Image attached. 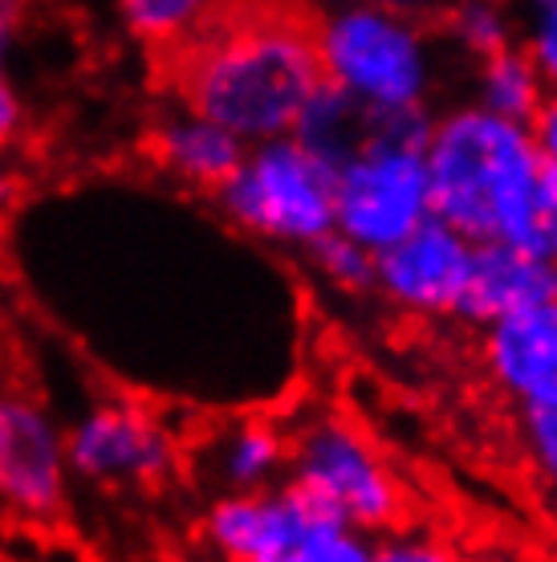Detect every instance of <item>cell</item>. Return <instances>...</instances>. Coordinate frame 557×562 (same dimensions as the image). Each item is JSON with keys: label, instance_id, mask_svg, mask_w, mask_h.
Wrapping results in <instances>:
<instances>
[{"label": "cell", "instance_id": "cell-1", "mask_svg": "<svg viewBox=\"0 0 557 562\" xmlns=\"http://www.w3.org/2000/svg\"><path fill=\"white\" fill-rule=\"evenodd\" d=\"M168 54L180 106L208 114L245 143L289 135L326 82L318 21L265 0H220Z\"/></svg>", "mask_w": 557, "mask_h": 562}, {"label": "cell", "instance_id": "cell-2", "mask_svg": "<svg viewBox=\"0 0 557 562\" xmlns=\"http://www.w3.org/2000/svg\"><path fill=\"white\" fill-rule=\"evenodd\" d=\"M432 216L468 240H504L557 261V164H549L530 123L485 106L432 119L423 143Z\"/></svg>", "mask_w": 557, "mask_h": 562}, {"label": "cell", "instance_id": "cell-3", "mask_svg": "<svg viewBox=\"0 0 557 562\" xmlns=\"http://www.w3.org/2000/svg\"><path fill=\"white\" fill-rule=\"evenodd\" d=\"M204 542L232 562H371L375 538L297 485L220 493L204 514Z\"/></svg>", "mask_w": 557, "mask_h": 562}, {"label": "cell", "instance_id": "cell-4", "mask_svg": "<svg viewBox=\"0 0 557 562\" xmlns=\"http://www.w3.org/2000/svg\"><path fill=\"white\" fill-rule=\"evenodd\" d=\"M212 196L228 225L269 245L309 249L334 228V171L293 135L249 143L237 171Z\"/></svg>", "mask_w": 557, "mask_h": 562}, {"label": "cell", "instance_id": "cell-5", "mask_svg": "<svg viewBox=\"0 0 557 562\" xmlns=\"http://www.w3.org/2000/svg\"><path fill=\"white\" fill-rule=\"evenodd\" d=\"M318 57L326 82L366 106H423L432 90V45L399 9L346 0L318 21Z\"/></svg>", "mask_w": 557, "mask_h": 562}, {"label": "cell", "instance_id": "cell-6", "mask_svg": "<svg viewBox=\"0 0 557 562\" xmlns=\"http://www.w3.org/2000/svg\"><path fill=\"white\" fill-rule=\"evenodd\" d=\"M289 477L314 502L334 509L363 535H390L407 518V497L383 452L354 420L314 412L289 436Z\"/></svg>", "mask_w": 557, "mask_h": 562}, {"label": "cell", "instance_id": "cell-7", "mask_svg": "<svg viewBox=\"0 0 557 562\" xmlns=\"http://www.w3.org/2000/svg\"><path fill=\"white\" fill-rule=\"evenodd\" d=\"M432 216L423 147L371 139L334 171V228L371 254Z\"/></svg>", "mask_w": 557, "mask_h": 562}, {"label": "cell", "instance_id": "cell-8", "mask_svg": "<svg viewBox=\"0 0 557 562\" xmlns=\"http://www.w3.org/2000/svg\"><path fill=\"white\" fill-rule=\"evenodd\" d=\"M66 461L90 485H163L175 473L180 445L147 408L102 400L66 432Z\"/></svg>", "mask_w": 557, "mask_h": 562}, {"label": "cell", "instance_id": "cell-9", "mask_svg": "<svg viewBox=\"0 0 557 562\" xmlns=\"http://www.w3.org/2000/svg\"><path fill=\"white\" fill-rule=\"evenodd\" d=\"M66 432L21 392H0V506L25 521H54L66 506Z\"/></svg>", "mask_w": 557, "mask_h": 562}, {"label": "cell", "instance_id": "cell-10", "mask_svg": "<svg viewBox=\"0 0 557 562\" xmlns=\"http://www.w3.org/2000/svg\"><path fill=\"white\" fill-rule=\"evenodd\" d=\"M473 245L476 240L464 237L461 228L428 216L403 240L375 254V290L411 314L456 318L473 269Z\"/></svg>", "mask_w": 557, "mask_h": 562}, {"label": "cell", "instance_id": "cell-11", "mask_svg": "<svg viewBox=\"0 0 557 562\" xmlns=\"http://www.w3.org/2000/svg\"><path fill=\"white\" fill-rule=\"evenodd\" d=\"M485 367L516 408L557 404V297L485 326Z\"/></svg>", "mask_w": 557, "mask_h": 562}, {"label": "cell", "instance_id": "cell-12", "mask_svg": "<svg viewBox=\"0 0 557 562\" xmlns=\"http://www.w3.org/2000/svg\"><path fill=\"white\" fill-rule=\"evenodd\" d=\"M549 297H557V261L525 254L504 240H476L456 318L485 330L509 314L542 306Z\"/></svg>", "mask_w": 557, "mask_h": 562}, {"label": "cell", "instance_id": "cell-13", "mask_svg": "<svg viewBox=\"0 0 557 562\" xmlns=\"http://www.w3.org/2000/svg\"><path fill=\"white\" fill-rule=\"evenodd\" d=\"M147 151L159 164V171H168L171 180L200 188V192H216L237 171L249 143L232 135L228 127H220L208 114L180 106L151 131Z\"/></svg>", "mask_w": 557, "mask_h": 562}, {"label": "cell", "instance_id": "cell-14", "mask_svg": "<svg viewBox=\"0 0 557 562\" xmlns=\"http://www.w3.org/2000/svg\"><path fill=\"white\" fill-rule=\"evenodd\" d=\"M285 464H289V436L261 416L228 424L208 445L212 481H220L224 493L265 490L281 477Z\"/></svg>", "mask_w": 557, "mask_h": 562}, {"label": "cell", "instance_id": "cell-15", "mask_svg": "<svg viewBox=\"0 0 557 562\" xmlns=\"http://www.w3.org/2000/svg\"><path fill=\"white\" fill-rule=\"evenodd\" d=\"M375 111L378 106H366L363 99L346 94L342 86L321 82L314 90V99L306 102V111L297 114L289 135L309 155H318L326 168L338 171L359 147L371 143V135H375Z\"/></svg>", "mask_w": 557, "mask_h": 562}, {"label": "cell", "instance_id": "cell-16", "mask_svg": "<svg viewBox=\"0 0 557 562\" xmlns=\"http://www.w3.org/2000/svg\"><path fill=\"white\" fill-rule=\"evenodd\" d=\"M545 94H549V86H545L542 70L533 66V57L521 45H504L497 54L480 57L476 106L501 114V119H513V123H533Z\"/></svg>", "mask_w": 557, "mask_h": 562}, {"label": "cell", "instance_id": "cell-17", "mask_svg": "<svg viewBox=\"0 0 557 562\" xmlns=\"http://www.w3.org/2000/svg\"><path fill=\"white\" fill-rule=\"evenodd\" d=\"M220 0H118L126 33L155 49H175L216 13Z\"/></svg>", "mask_w": 557, "mask_h": 562}, {"label": "cell", "instance_id": "cell-18", "mask_svg": "<svg viewBox=\"0 0 557 562\" xmlns=\"http://www.w3.org/2000/svg\"><path fill=\"white\" fill-rule=\"evenodd\" d=\"M306 254L314 257L321 278L338 285L342 294H371L375 290V254L363 249L359 240L342 237L338 228H330L326 237L314 240Z\"/></svg>", "mask_w": 557, "mask_h": 562}, {"label": "cell", "instance_id": "cell-19", "mask_svg": "<svg viewBox=\"0 0 557 562\" xmlns=\"http://www.w3.org/2000/svg\"><path fill=\"white\" fill-rule=\"evenodd\" d=\"M447 25H452V37L476 57H488L504 45H513L509 13L497 0H461L447 16Z\"/></svg>", "mask_w": 557, "mask_h": 562}, {"label": "cell", "instance_id": "cell-20", "mask_svg": "<svg viewBox=\"0 0 557 562\" xmlns=\"http://www.w3.org/2000/svg\"><path fill=\"white\" fill-rule=\"evenodd\" d=\"M521 49L533 57L545 86L557 90V0H521Z\"/></svg>", "mask_w": 557, "mask_h": 562}, {"label": "cell", "instance_id": "cell-21", "mask_svg": "<svg viewBox=\"0 0 557 562\" xmlns=\"http://www.w3.org/2000/svg\"><path fill=\"white\" fill-rule=\"evenodd\" d=\"M521 440H525L533 473L545 481V490L557 493V404L521 408Z\"/></svg>", "mask_w": 557, "mask_h": 562}, {"label": "cell", "instance_id": "cell-22", "mask_svg": "<svg viewBox=\"0 0 557 562\" xmlns=\"http://www.w3.org/2000/svg\"><path fill=\"white\" fill-rule=\"evenodd\" d=\"M375 559H383V562H440V559H447V550L435 547L432 538H387L383 547H375Z\"/></svg>", "mask_w": 557, "mask_h": 562}, {"label": "cell", "instance_id": "cell-23", "mask_svg": "<svg viewBox=\"0 0 557 562\" xmlns=\"http://www.w3.org/2000/svg\"><path fill=\"white\" fill-rule=\"evenodd\" d=\"M533 143H537V151L549 159V164H557V90H549L542 102V111L533 114Z\"/></svg>", "mask_w": 557, "mask_h": 562}, {"label": "cell", "instance_id": "cell-24", "mask_svg": "<svg viewBox=\"0 0 557 562\" xmlns=\"http://www.w3.org/2000/svg\"><path fill=\"white\" fill-rule=\"evenodd\" d=\"M13 196H16V176L9 168H0V212H9Z\"/></svg>", "mask_w": 557, "mask_h": 562}, {"label": "cell", "instance_id": "cell-25", "mask_svg": "<svg viewBox=\"0 0 557 562\" xmlns=\"http://www.w3.org/2000/svg\"><path fill=\"white\" fill-rule=\"evenodd\" d=\"M375 4H387V9H399V13H407V9H416V4H423V0H375Z\"/></svg>", "mask_w": 557, "mask_h": 562}, {"label": "cell", "instance_id": "cell-26", "mask_svg": "<svg viewBox=\"0 0 557 562\" xmlns=\"http://www.w3.org/2000/svg\"><path fill=\"white\" fill-rule=\"evenodd\" d=\"M4 54H9V42H0V74H4Z\"/></svg>", "mask_w": 557, "mask_h": 562}, {"label": "cell", "instance_id": "cell-27", "mask_svg": "<svg viewBox=\"0 0 557 562\" xmlns=\"http://www.w3.org/2000/svg\"><path fill=\"white\" fill-rule=\"evenodd\" d=\"M342 4H346V0H342Z\"/></svg>", "mask_w": 557, "mask_h": 562}]
</instances>
